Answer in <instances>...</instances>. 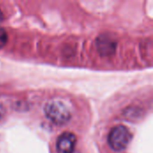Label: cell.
<instances>
[{
	"label": "cell",
	"mask_w": 153,
	"mask_h": 153,
	"mask_svg": "<svg viewBox=\"0 0 153 153\" xmlns=\"http://www.w3.org/2000/svg\"><path fill=\"white\" fill-rule=\"evenodd\" d=\"M44 112L48 120L58 126L68 123L72 117L69 108L61 100L48 101L45 105Z\"/></svg>",
	"instance_id": "1"
},
{
	"label": "cell",
	"mask_w": 153,
	"mask_h": 153,
	"mask_svg": "<svg viewBox=\"0 0 153 153\" xmlns=\"http://www.w3.org/2000/svg\"><path fill=\"white\" fill-rule=\"evenodd\" d=\"M132 140V134L125 126L113 127L108 134V144L115 152L125 151Z\"/></svg>",
	"instance_id": "2"
},
{
	"label": "cell",
	"mask_w": 153,
	"mask_h": 153,
	"mask_svg": "<svg viewBox=\"0 0 153 153\" xmlns=\"http://www.w3.org/2000/svg\"><path fill=\"white\" fill-rule=\"evenodd\" d=\"M76 136L70 132L63 133L57 139L56 151L57 153H74L76 145Z\"/></svg>",
	"instance_id": "3"
},
{
	"label": "cell",
	"mask_w": 153,
	"mask_h": 153,
	"mask_svg": "<svg viewBox=\"0 0 153 153\" xmlns=\"http://www.w3.org/2000/svg\"><path fill=\"white\" fill-rule=\"evenodd\" d=\"M116 42L107 36H100L97 39V47L101 55H110L115 51Z\"/></svg>",
	"instance_id": "4"
},
{
	"label": "cell",
	"mask_w": 153,
	"mask_h": 153,
	"mask_svg": "<svg viewBox=\"0 0 153 153\" xmlns=\"http://www.w3.org/2000/svg\"><path fill=\"white\" fill-rule=\"evenodd\" d=\"M7 39L8 37L6 31L3 28H0V49L5 46V44L7 43Z\"/></svg>",
	"instance_id": "5"
},
{
	"label": "cell",
	"mask_w": 153,
	"mask_h": 153,
	"mask_svg": "<svg viewBox=\"0 0 153 153\" xmlns=\"http://www.w3.org/2000/svg\"><path fill=\"white\" fill-rule=\"evenodd\" d=\"M3 20H4V14H3V12L0 9V23L3 22Z\"/></svg>",
	"instance_id": "6"
},
{
	"label": "cell",
	"mask_w": 153,
	"mask_h": 153,
	"mask_svg": "<svg viewBox=\"0 0 153 153\" xmlns=\"http://www.w3.org/2000/svg\"><path fill=\"white\" fill-rule=\"evenodd\" d=\"M2 118H3V108H2V107L0 106V121H1Z\"/></svg>",
	"instance_id": "7"
}]
</instances>
